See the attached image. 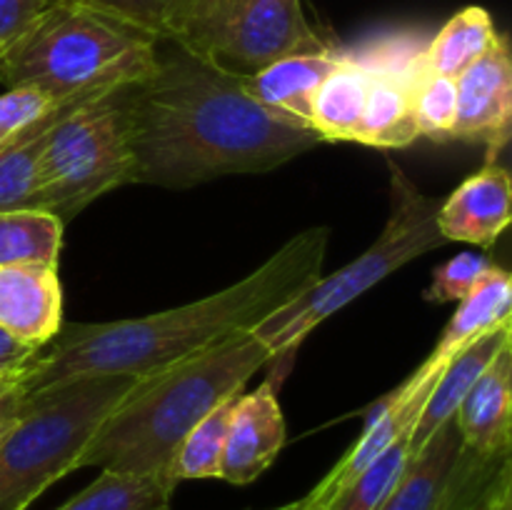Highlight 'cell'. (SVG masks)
Returning <instances> with one entry per match:
<instances>
[{
  "mask_svg": "<svg viewBox=\"0 0 512 510\" xmlns=\"http://www.w3.org/2000/svg\"><path fill=\"white\" fill-rule=\"evenodd\" d=\"M273 510H313V508H310L308 495H303V498H300V500H293V503L278 505V508H273Z\"/></svg>",
  "mask_w": 512,
  "mask_h": 510,
  "instance_id": "obj_34",
  "label": "cell"
},
{
  "mask_svg": "<svg viewBox=\"0 0 512 510\" xmlns=\"http://www.w3.org/2000/svg\"><path fill=\"white\" fill-rule=\"evenodd\" d=\"M512 218V185L508 168L488 160L478 173L440 200L438 230L445 243L490 248Z\"/></svg>",
  "mask_w": 512,
  "mask_h": 510,
  "instance_id": "obj_11",
  "label": "cell"
},
{
  "mask_svg": "<svg viewBox=\"0 0 512 510\" xmlns=\"http://www.w3.org/2000/svg\"><path fill=\"white\" fill-rule=\"evenodd\" d=\"M178 485L153 475H128L100 470L98 478L58 510H170Z\"/></svg>",
  "mask_w": 512,
  "mask_h": 510,
  "instance_id": "obj_23",
  "label": "cell"
},
{
  "mask_svg": "<svg viewBox=\"0 0 512 510\" xmlns=\"http://www.w3.org/2000/svg\"><path fill=\"white\" fill-rule=\"evenodd\" d=\"M495 38L498 30L488 10L468 5L438 30L428 48L420 50V60L430 73L458 78L495 43Z\"/></svg>",
  "mask_w": 512,
  "mask_h": 510,
  "instance_id": "obj_22",
  "label": "cell"
},
{
  "mask_svg": "<svg viewBox=\"0 0 512 510\" xmlns=\"http://www.w3.org/2000/svg\"><path fill=\"white\" fill-rule=\"evenodd\" d=\"M235 398L225 400L223 405L205 415L180 443L170 465L173 483L180 480H208L220 478V460L225 450V435H228L230 413H233Z\"/></svg>",
  "mask_w": 512,
  "mask_h": 510,
  "instance_id": "obj_25",
  "label": "cell"
},
{
  "mask_svg": "<svg viewBox=\"0 0 512 510\" xmlns=\"http://www.w3.org/2000/svg\"><path fill=\"white\" fill-rule=\"evenodd\" d=\"M285 440L288 430L278 403V380L268 378L253 393L235 398L220 460V480L230 485L258 480L275 463Z\"/></svg>",
  "mask_w": 512,
  "mask_h": 510,
  "instance_id": "obj_10",
  "label": "cell"
},
{
  "mask_svg": "<svg viewBox=\"0 0 512 510\" xmlns=\"http://www.w3.org/2000/svg\"><path fill=\"white\" fill-rule=\"evenodd\" d=\"M55 0H0V53L18 43Z\"/></svg>",
  "mask_w": 512,
  "mask_h": 510,
  "instance_id": "obj_31",
  "label": "cell"
},
{
  "mask_svg": "<svg viewBox=\"0 0 512 510\" xmlns=\"http://www.w3.org/2000/svg\"><path fill=\"white\" fill-rule=\"evenodd\" d=\"M138 380L75 378L25 400L0 440V510H28L50 485L78 470L88 440Z\"/></svg>",
  "mask_w": 512,
  "mask_h": 510,
  "instance_id": "obj_5",
  "label": "cell"
},
{
  "mask_svg": "<svg viewBox=\"0 0 512 510\" xmlns=\"http://www.w3.org/2000/svg\"><path fill=\"white\" fill-rule=\"evenodd\" d=\"M512 345L483 370L455 413L463 445L485 458L510 455L512 445Z\"/></svg>",
  "mask_w": 512,
  "mask_h": 510,
  "instance_id": "obj_15",
  "label": "cell"
},
{
  "mask_svg": "<svg viewBox=\"0 0 512 510\" xmlns=\"http://www.w3.org/2000/svg\"><path fill=\"white\" fill-rule=\"evenodd\" d=\"M458 113L450 140L483 143L488 160L508 145L512 123V60L508 35L498 33L495 43L455 78Z\"/></svg>",
  "mask_w": 512,
  "mask_h": 510,
  "instance_id": "obj_9",
  "label": "cell"
},
{
  "mask_svg": "<svg viewBox=\"0 0 512 510\" xmlns=\"http://www.w3.org/2000/svg\"><path fill=\"white\" fill-rule=\"evenodd\" d=\"M495 260H490L483 253H458L450 260L440 263L433 270V283L425 290V300L428 303H458L463 300L470 290L480 285V280L495 270Z\"/></svg>",
  "mask_w": 512,
  "mask_h": 510,
  "instance_id": "obj_28",
  "label": "cell"
},
{
  "mask_svg": "<svg viewBox=\"0 0 512 510\" xmlns=\"http://www.w3.org/2000/svg\"><path fill=\"white\" fill-rule=\"evenodd\" d=\"M368 90V60L343 53L333 73L318 85L310 105V130L323 143L358 138Z\"/></svg>",
  "mask_w": 512,
  "mask_h": 510,
  "instance_id": "obj_20",
  "label": "cell"
},
{
  "mask_svg": "<svg viewBox=\"0 0 512 510\" xmlns=\"http://www.w3.org/2000/svg\"><path fill=\"white\" fill-rule=\"evenodd\" d=\"M155 63L158 38L80 0H55L0 53V83L50 100H90L140 83Z\"/></svg>",
  "mask_w": 512,
  "mask_h": 510,
  "instance_id": "obj_4",
  "label": "cell"
},
{
  "mask_svg": "<svg viewBox=\"0 0 512 510\" xmlns=\"http://www.w3.org/2000/svg\"><path fill=\"white\" fill-rule=\"evenodd\" d=\"M80 3H88L103 13L115 15V18L150 33L153 38L168 40L170 25H173V18L183 0H80Z\"/></svg>",
  "mask_w": 512,
  "mask_h": 510,
  "instance_id": "obj_29",
  "label": "cell"
},
{
  "mask_svg": "<svg viewBox=\"0 0 512 510\" xmlns=\"http://www.w3.org/2000/svg\"><path fill=\"white\" fill-rule=\"evenodd\" d=\"M15 420H18V418H5V420H0V440H3L5 435H8V430L13 428Z\"/></svg>",
  "mask_w": 512,
  "mask_h": 510,
  "instance_id": "obj_35",
  "label": "cell"
},
{
  "mask_svg": "<svg viewBox=\"0 0 512 510\" xmlns=\"http://www.w3.org/2000/svg\"><path fill=\"white\" fill-rule=\"evenodd\" d=\"M508 323H512V278L508 270L495 265L493 273L485 275L478 288L458 300V310L448 320L428 358L448 363L470 340Z\"/></svg>",
  "mask_w": 512,
  "mask_h": 510,
  "instance_id": "obj_21",
  "label": "cell"
},
{
  "mask_svg": "<svg viewBox=\"0 0 512 510\" xmlns=\"http://www.w3.org/2000/svg\"><path fill=\"white\" fill-rule=\"evenodd\" d=\"M80 103L85 100L55 103L0 143V213L25 208L40 210V155L45 138L55 120L78 108Z\"/></svg>",
  "mask_w": 512,
  "mask_h": 510,
  "instance_id": "obj_19",
  "label": "cell"
},
{
  "mask_svg": "<svg viewBox=\"0 0 512 510\" xmlns=\"http://www.w3.org/2000/svg\"><path fill=\"white\" fill-rule=\"evenodd\" d=\"M343 58V50L328 53L288 55L275 63L265 65L255 75H248L245 88L248 93L273 113L310 128V105L318 85L335 70Z\"/></svg>",
  "mask_w": 512,
  "mask_h": 510,
  "instance_id": "obj_18",
  "label": "cell"
},
{
  "mask_svg": "<svg viewBox=\"0 0 512 510\" xmlns=\"http://www.w3.org/2000/svg\"><path fill=\"white\" fill-rule=\"evenodd\" d=\"M508 345H512V323L470 340L465 348H460L458 353L445 363L443 373L438 375L428 400H425L423 413H420L418 423H415L413 435H410V450H413V453H418V450L428 443L430 435H433L440 425H445L448 420L455 418L458 405L463 403L465 395L470 393L475 380H478L480 375H483V370L493 363L495 355L503 348H508Z\"/></svg>",
  "mask_w": 512,
  "mask_h": 510,
  "instance_id": "obj_16",
  "label": "cell"
},
{
  "mask_svg": "<svg viewBox=\"0 0 512 510\" xmlns=\"http://www.w3.org/2000/svg\"><path fill=\"white\" fill-rule=\"evenodd\" d=\"M168 40L240 78L288 55L338 50L310 25L303 0H183Z\"/></svg>",
  "mask_w": 512,
  "mask_h": 510,
  "instance_id": "obj_8",
  "label": "cell"
},
{
  "mask_svg": "<svg viewBox=\"0 0 512 510\" xmlns=\"http://www.w3.org/2000/svg\"><path fill=\"white\" fill-rule=\"evenodd\" d=\"M328 243V228H308L243 280L195 303L143 318L63 325L23 368L25 400L75 378H143L255 330L323 278Z\"/></svg>",
  "mask_w": 512,
  "mask_h": 510,
  "instance_id": "obj_2",
  "label": "cell"
},
{
  "mask_svg": "<svg viewBox=\"0 0 512 510\" xmlns=\"http://www.w3.org/2000/svg\"><path fill=\"white\" fill-rule=\"evenodd\" d=\"M273 360L253 330L143 375L98 425L80 455V468L170 478L185 435ZM178 485V483H175Z\"/></svg>",
  "mask_w": 512,
  "mask_h": 510,
  "instance_id": "obj_3",
  "label": "cell"
},
{
  "mask_svg": "<svg viewBox=\"0 0 512 510\" xmlns=\"http://www.w3.org/2000/svg\"><path fill=\"white\" fill-rule=\"evenodd\" d=\"M463 438L455 418L440 425L428 443L410 455L403 475L378 510H445L453 490Z\"/></svg>",
  "mask_w": 512,
  "mask_h": 510,
  "instance_id": "obj_17",
  "label": "cell"
},
{
  "mask_svg": "<svg viewBox=\"0 0 512 510\" xmlns=\"http://www.w3.org/2000/svg\"><path fill=\"white\" fill-rule=\"evenodd\" d=\"M133 183L185 190L223 175L265 173L323 140L260 105L240 75L158 40V63L125 88Z\"/></svg>",
  "mask_w": 512,
  "mask_h": 510,
  "instance_id": "obj_1",
  "label": "cell"
},
{
  "mask_svg": "<svg viewBox=\"0 0 512 510\" xmlns=\"http://www.w3.org/2000/svg\"><path fill=\"white\" fill-rule=\"evenodd\" d=\"M443 368L445 363H440V360H430V358L420 365L423 373H420V380L415 383V388L410 390V393L405 395L393 410H388L383 418L375 420L370 428H363L358 443H355L353 448L338 460V465H333V470H330V473L325 475L313 490H310L308 493L310 508L313 510L323 508L335 493H340V490H343L345 485L360 473V470L368 468V465L373 463L380 453H385L395 440L413 433L415 423H418L420 413H423L425 400H428L430 390H433L435 380H438V375L443 373Z\"/></svg>",
  "mask_w": 512,
  "mask_h": 510,
  "instance_id": "obj_14",
  "label": "cell"
},
{
  "mask_svg": "<svg viewBox=\"0 0 512 510\" xmlns=\"http://www.w3.org/2000/svg\"><path fill=\"white\" fill-rule=\"evenodd\" d=\"M413 110L418 133L433 140H450L458 113V85L455 78L430 73L418 53L415 63Z\"/></svg>",
  "mask_w": 512,
  "mask_h": 510,
  "instance_id": "obj_27",
  "label": "cell"
},
{
  "mask_svg": "<svg viewBox=\"0 0 512 510\" xmlns=\"http://www.w3.org/2000/svg\"><path fill=\"white\" fill-rule=\"evenodd\" d=\"M500 510H510V500H508V503H505V505H503V508H500Z\"/></svg>",
  "mask_w": 512,
  "mask_h": 510,
  "instance_id": "obj_36",
  "label": "cell"
},
{
  "mask_svg": "<svg viewBox=\"0 0 512 510\" xmlns=\"http://www.w3.org/2000/svg\"><path fill=\"white\" fill-rule=\"evenodd\" d=\"M418 53L403 63H393L390 58H365L368 90H365L363 118L355 143L373 145V148H405L420 138L413 110Z\"/></svg>",
  "mask_w": 512,
  "mask_h": 510,
  "instance_id": "obj_13",
  "label": "cell"
},
{
  "mask_svg": "<svg viewBox=\"0 0 512 510\" xmlns=\"http://www.w3.org/2000/svg\"><path fill=\"white\" fill-rule=\"evenodd\" d=\"M25 368V365H23ZM23 368L0 378V420L18 418L25 408Z\"/></svg>",
  "mask_w": 512,
  "mask_h": 510,
  "instance_id": "obj_32",
  "label": "cell"
},
{
  "mask_svg": "<svg viewBox=\"0 0 512 510\" xmlns=\"http://www.w3.org/2000/svg\"><path fill=\"white\" fill-rule=\"evenodd\" d=\"M0 328L43 348L63 328L58 265H0Z\"/></svg>",
  "mask_w": 512,
  "mask_h": 510,
  "instance_id": "obj_12",
  "label": "cell"
},
{
  "mask_svg": "<svg viewBox=\"0 0 512 510\" xmlns=\"http://www.w3.org/2000/svg\"><path fill=\"white\" fill-rule=\"evenodd\" d=\"M410 435L395 440L365 470H360L340 493H335L320 510H378L403 475L410 455Z\"/></svg>",
  "mask_w": 512,
  "mask_h": 510,
  "instance_id": "obj_26",
  "label": "cell"
},
{
  "mask_svg": "<svg viewBox=\"0 0 512 510\" xmlns=\"http://www.w3.org/2000/svg\"><path fill=\"white\" fill-rule=\"evenodd\" d=\"M63 100H50L35 88H8L0 95V143L15 130L23 128L25 123L38 118L48 108Z\"/></svg>",
  "mask_w": 512,
  "mask_h": 510,
  "instance_id": "obj_30",
  "label": "cell"
},
{
  "mask_svg": "<svg viewBox=\"0 0 512 510\" xmlns=\"http://www.w3.org/2000/svg\"><path fill=\"white\" fill-rule=\"evenodd\" d=\"M65 225L48 210L0 213V265H58Z\"/></svg>",
  "mask_w": 512,
  "mask_h": 510,
  "instance_id": "obj_24",
  "label": "cell"
},
{
  "mask_svg": "<svg viewBox=\"0 0 512 510\" xmlns=\"http://www.w3.org/2000/svg\"><path fill=\"white\" fill-rule=\"evenodd\" d=\"M390 215L375 243L345 268L320 278L303 295L290 300L253 330L255 338L270 350L273 363L288 358L323 320L358 300L365 290L378 285L395 270L420 255L438 250L445 238L438 230L440 200L425 195L398 163L388 160Z\"/></svg>",
  "mask_w": 512,
  "mask_h": 510,
  "instance_id": "obj_6",
  "label": "cell"
},
{
  "mask_svg": "<svg viewBox=\"0 0 512 510\" xmlns=\"http://www.w3.org/2000/svg\"><path fill=\"white\" fill-rule=\"evenodd\" d=\"M125 88L85 100L48 130L40 155V210L63 225L108 190L133 183Z\"/></svg>",
  "mask_w": 512,
  "mask_h": 510,
  "instance_id": "obj_7",
  "label": "cell"
},
{
  "mask_svg": "<svg viewBox=\"0 0 512 510\" xmlns=\"http://www.w3.org/2000/svg\"><path fill=\"white\" fill-rule=\"evenodd\" d=\"M38 350L40 348H30V345L20 343V340H15L13 335L0 328V378L28 365Z\"/></svg>",
  "mask_w": 512,
  "mask_h": 510,
  "instance_id": "obj_33",
  "label": "cell"
}]
</instances>
